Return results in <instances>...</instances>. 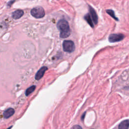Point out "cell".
Here are the masks:
<instances>
[{
	"mask_svg": "<svg viewBox=\"0 0 129 129\" xmlns=\"http://www.w3.org/2000/svg\"><path fill=\"white\" fill-rule=\"evenodd\" d=\"M57 28L60 30V36L62 39L67 38L71 34L70 28L68 21L64 19L59 20L57 23Z\"/></svg>",
	"mask_w": 129,
	"mask_h": 129,
	"instance_id": "obj_1",
	"label": "cell"
},
{
	"mask_svg": "<svg viewBox=\"0 0 129 129\" xmlns=\"http://www.w3.org/2000/svg\"><path fill=\"white\" fill-rule=\"evenodd\" d=\"M30 13L33 17L37 19L43 18L45 15V12L44 8L40 6H37L32 9L31 10Z\"/></svg>",
	"mask_w": 129,
	"mask_h": 129,
	"instance_id": "obj_2",
	"label": "cell"
},
{
	"mask_svg": "<svg viewBox=\"0 0 129 129\" xmlns=\"http://www.w3.org/2000/svg\"><path fill=\"white\" fill-rule=\"evenodd\" d=\"M63 50L64 52H72L75 50V45L72 40H64L63 43Z\"/></svg>",
	"mask_w": 129,
	"mask_h": 129,
	"instance_id": "obj_3",
	"label": "cell"
},
{
	"mask_svg": "<svg viewBox=\"0 0 129 129\" xmlns=\"http://www.w3.org/2000/svg\"><path fill=\"white\" fill-rule=\"evenodd\" d=\"M125 35L122 33H116L111 34L109 37V40L110 42H119L124 39Z\"/></svg>",
	"mask_w": 129,
	"mask_h": 129,
	"instance_id": "obj_4",
	"label": "cell"
},
{
	"mask_svg": "<svg viewBox=\"0 0 129 129\" xmlns=\"http://www.w3.org/2000/svg\"><path fill=\"white\" fill-rule=\"evenodd\" d=\"M89 12H90V17L92 20L93 22L95 25L98 23V16L96 14V12L95 11V10L91 6H89Z\"/></svg>",
	"mask_w": 129,
	"mask_h": 129,
	"instance_id": "obj_5",
	"label": "cell"
},
{
	"mask_svg": "<svg viewBox=\"0 0 129 129\" xmlns=\"http://www.w3.org/2000/svg\"><path fill=\"white\" fill-rule=\"evenodd\" d=\"M47 67L45 66L41 67L38 71V72L36 73L35 76V79L36 80H39L41 78H42V77L44 76L45 72L47 70Z\"/></svg>",
	"mask_w": 129,
	"mask_h": 129,
	"instance_id": "obj_6",
	"label": "cell"
},
{
	"mask_svg": "<svg viewBox=\"0 0 129 129\" xmlns=\"http://www.w3.org/2000/svg\"><path fill=\"white\" fill-rule=\"evenodd\" d=\"M24 12L21 10H17L12 13V17L14 19H18L22 17Z\"/></svg>",
	"mask_w": 129,
	"mask_h": 129,
	"instance_id": "obj_7",
	"label": "cell"
},
{
	"mask_svg": "<svg viewBox=\"0 0 129 129\" xmlns=\"http://www.w3.org/2000/svg\"><path fill=\"white\" fill-rule=\"evenodd\" d=\"M15 113V110L13 109L10 108L5 110L3 114V116L5 119H8L10 117L12 116Z\"/></svg>",
	"mask_w": 129,
	"mask_h": 129,
	"instance_id": "obj_8",
	"label": "cell"
},
{
	"mask_svg": "<svg viewBox=\"0 0 129 129\" xmlns=\"http://www.w3.org/2000/svg\"><path fill=\"white\" fill-rule=\"evenodd\" d=\"M129 120H126L122 122L119 126V129H128Z\"/></svg>",
	"mask_w": 129,
	"mask_h": 129,
	"instance_id": "obj_9",
	"label": "cell"
},
{
	"mask_svg": "<svg viewBox=\"0 0 129 129\" xmlns=\"http://www.w3.org/2000/svg\"><path fill=\"white\" fill-rule=\"evenodd\" d=\"M84 19H85V20L87 21V22L88 23V24L92 28H94V24L93 23V21L92 19H91L90 15L89 13L86 14L84 16Z\"/></svg>",
	"mask_w": 129,
	"mask_h": 129,
	"instance_id": "obj_10",
	"label": "cell"
},
{
	"mask_svg": "<svg viewBox=\"0 0 129 129\" xmlns=\"http://www.w3.org/2000/svg\"><path fill=\"white\" fill-rule=\"evenodd\" d=\"M35 88H36L35 86L33 85V86H30V87H29L27 89V90H26V92H25L26 96H27L29 95H30L31 93L33 92V91L35 90Z\"/></svg>",
	"mask_w": 129,
	"mask_h": 129,
	"instance_id": "obj_11",
	"label": "cell"
},
{
	"mask_svg": "<svg viewBox=\"0 0 129 129\" xmlns=\"http://www.w3.org/2000/svg\"><path fill=\"white\" fill-rule=\"evenodd\" d=\"M106 12L107 14L110 15L112 18H114L116 21H119V19H118L117 17H116V16L115 14V12L114 11L112 10H107L106 11Z\"/></svg>",
	"mask_w": 129,
	"mask_h": 129,
	"instance_id": "obj_12",
	"label": "cell"
},
{
	"mask_svg": "<svg viewBox=\"0 0 129 129\" xmlns=\"http://www.w3.org/2000/svg\"><path fill=\"white\" fill-rule=\"evenodd\" d=\"M71 129H82V128L79 125H75Z\"/></svg>",
	"mask_w": 129,
	"mask_h": 129,
	"instance_id": "obj_13",
	"label": "cell"
},
{
	"mask_svg": "<svg viewBox=\"0 0 129 129\" xmlns=\"http://www.w3.org/2000/svg\"><path fill=\"white\" fill-rule=\"evenodd\" d=\"M85 116V112L84 113V114H83V115L82 116V120H83V119H84V117Z\"/></svg>",
	"mask_w": 129,
	"mask_h": 129,
	"instance_id": "obj_14",
	"label": "cell"
}]
</instances>
